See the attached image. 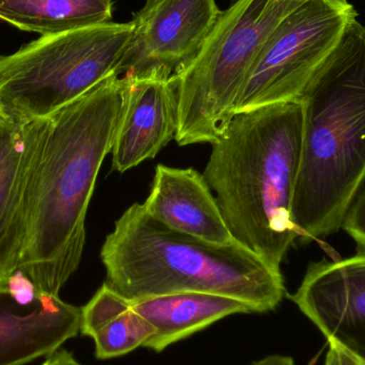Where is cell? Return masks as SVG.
Wrapping results in <instances>:
<instances>
[{
  "label": "cell",
  "mask_w": 365,
  "mask_h": 365,
  "mask_svg": "<svg viewBox=\"0 0 365 365\" xmlns=\"http://www.w3.org/2000/svg\"><path fill=\"white\" fill-rule=\"evenodd\" d=\"M342 227L365 251V178L347 208Z\"/></svg>",
  "instance_id": "e0dca14e"
},
{
  "label": "cell",
  "mask_w": 365,
  "mask_h": 365,
  "mask_svg": "<svg viewBox=\"0 0 365 365\" xmlns=\"http://www.w3.org/2000/svg\"><path fill=\"white\" fill-rule=\"evenodd\" d=\"M48 118L17 123L0 113V287L19 269L26 240L32 182Z\"/></svg>",
  "instance_id": "9c48e42d"
},
{
  "label": "cell",
  "mask_w": 365,
  "mask_h": 365,
  "mask_svg": "<svg viewBox=\"0 0 365 365\" xmlns=\"http://www.w3.org/2000/svg\"><path fill=\"white\" fill-rule=\"evenodd\" d=\"M356 16L349 1L308 0L285 17L253 62L236 98L234 115L297 101Z\"/></svg>",
  "instance_id": "52a82bcc"
},
{
  "label": "cell",
  "mask_w": 365,
  "mask_h": 365,
  "mask_svg": "<svg viewBox=\"0 0 365 365\" xmlns=\"http://www.w3.org/2000/svg\"><path fill=\"white\" fill-rule=\"evenodd\" d=\"M145 212L173 231L215 245L236 242L203 175L158 165Z\"/></svg>",
  "instance_id": "4fadbf2b"
},
{
  "label": "cell",
  "mask_w": 365,
  "mask_h": 365,
  "mask_svg": "<svg viewBox=\"0 0 365 365\" xmlns=\"http://www.w3.org/2000/svg\"><path fill=\"white\" fill-rule=\"evenodd\" d=\"M125 98L113 139V170L124 173L153 160L179 128V94L175 76L153 72L123 77Z\"/></svg>",
  "instance_id": "30bf717a"
},
{
  "label": "cell",
  "mask_w": 365,
  "mask_h": 365,
  "mask_svg": "<svg viewBox=\"0 0 365 365\" xmlns=\"http://www.w3.org/2000/svg\"><path fill=\"white\" fill-rule=\"evenodd\" d=\"M302 106L293 220L299 237L342 227L365 178V27L354 17L298 98Z\"/></svg>",
  "instance_id": "3957f363"
},
{
  "label": "cell",
  "mask_w": 365,
  "mask_h": 365,
  "mask_svg": "<svg viewBox=\"0 0 365 365\" xmlns=\"http://www.w3.org/2000/svg\"><path fill=\"white\" fill-rule=\"evenodd\" d=\"M11 297L21 306H30L38 298V291L34 281L21 269L15 270L6 281Z\"/></svg>",
  "instance_id": "ac0fdd59"
},
{
  "label": "cell",
  "mask_w": 365,
  "mask_h": 365,
  "mask_svg": "<svg viewBox=\"0 0 365 365\" xmlns=\"http://www.w3.org/2000/svg\"><path fill=\"white\" fill-rule=\"evenodd\" d=\"M81 332L93 339L98 359L120 357L143 346L155 334L153 326L106 283L81 308Z\"/></svg>",
  "instance_id": "9a60e30c"
},
{
  "label": "cell",
  "mask_w": 365,
  "mask_h": 365,
  "mask_svg": "<svg viewBox=\"0 0 365 365\" xmlns=\"http://www.w3.org/2000/svg\"><path fill=\"white\" fill-rule=\"evenodd\" d=\"M302 122L298 101L235 113L203 173L234 240L278 272L299 237L293 202Z\"/></svg>",
  "instance_id": "7a4b0ae2"
},
{
  "label": "cell",
  "mask_w": 365,
  "mask_h": 365,
  "mask_svg": "<svg viewBox=\"0 0 365 365\" xmlns=\"http://www.w3.org/2000/svg\"><path fill=\"white\" fill-rule=\"evenodd\" d=\"M113 74L49 115L36 163L19 269L38 292L59 296L86 244V217L105 158L113 149L125 98Z\"/></svg>",
  "instance_id": "6da1fadb"
},
{
  "label": "cell",
  "mask_w": 365,
  "mask_h": 365,
  "mask_svg": "<svg viewBox=\"0 0 365 365\" xmlns=\"http://www.w3.org/2000/svg\"><path fill=\"white\" fill-rule=\"evenodd\" d=\"M130 304L155 329L143 347L156 353L230 315L255 313L240 300L206 293L169 294L130 300Z\"/></svg>",
  "instance_id": "5bb4252c"
},
{
  "label": "cell",
  "mask_w": 365,
  "mask_h": 365,
  "mask_svg": "<svg viewBox=\"0 0 365 365\" xmlns=\"http://www.w3.org/2000/svg\"><path fill=\"white\" fill-rule=\"evenodd\" d=\"M106 284L128 300L177 293L225 296L255 313L284 297L281 272L237 242L215 245L169 229L135 203L115 221L101 249Z\"/></svg>",
  "instance_id": "277c9868"
},
{
  "label": "cell",
  "mask_w": 365,
  "mask_h": 365,
  "mask_svg": "<svg viewBox=\"0 0 365 365\" xmlns=\"http://www.w3.org/2000/svg\"><path fill=\"white\" fill-rule=\"evenodd\" d=\"M327 340H340L365 326V255L310 264L289 296Z\"/></svg>",
  "instance_id": "7c38bea8"
},
{
  "label": "cell",
  "mask_w": 365,
  "mask_h": 365,
  "mask_svg": "<svg viewBox=\"0 0 365 365\" xmlns=\"http://www.w3.org/2000/svg\"><path fill=\"white\" fill-rule=\"evenodd\" d=\"M81 308L38 292L30 306L0 287V365H24L48 357L81 332Z\"/></svg>",
  "instance_id": "8fae6325"
},
{
  "label": "cell",
  "mask_w": 365,
  "mask_h": 365,
  "mask_svg": "<svg viewBox=\"0 0 365 365\" xmlns=\"http://www.w3.org/2000/svg\"><path fill=\"white\" fill-rule=\"evenodd\" d=\"M250 365H295L293 358L289 356L272 355L257 360Z\"/></svg>",
  "instance_id": "44dd1931"
},
{
  "label": "cell",
  "mask_w": 365,
  "mask_h": 365,
  "mask_svg": "<svg viewBox=\"0 0 365 365\" xmlns=\"http://www.w3.org/2000/svg\"><path fill=\"white\" fill-rule=\"evenodd\" d=\"M329 351L326 358L325 365H349L346 356L340 343L336 340H329Z\"/></svg>",
  "instance_id": "d6986e66"
},
{
  "label": "cell",
  "mask_w": 365,
  "mask_h": 365,
  "mask_svg": "<svg viewBox=\"0 0 365 365\" xmlns=\"http://www.w3.org/2000/svg\"><path fill=\"white\" fill-rule=\"evenodd\" d=\"M222 11L216 0H147L117 75L178 74L197 55Z\"/></svg>",
  "instance_id": "ba28073f"
},
{
  "label": "cell",
  "mask_w": 365,
  "mask_h": 365,
  "mask_svg": "<svg viewBox=\"0 0 365 365\" xmlns=\"http://www.w3.org/2000/svg\"><path fill=\"white\" fill-rule=\"evenodd\" d=\"M340 343L343 351H344L345 356H346L347 358V361H349V365H365V357H364V356H361L360 354H358L357 351L349 349V346L343 344V343Z\"/></svg>",
  "instance_id": "7402d4cb"
},
{
  "label": "cell",
  "mask_w": 365,
  "mask_h": 365,
  "mask_svg": "<svg viewBox=\"0 0 365 365\" xmlns=\"http://www.w3.org/2000/svg\"><path fill=\"white\" fill-rule=\"evenodd\" d=\"M133 31V21H107L41 36L0 55V113L24 124L81 98L117 75Z\"/></svg>",
  "instance_id": "8992f818"
},
{
  "label": "cell",
  "mask_w": 365,
  "mask_h": 365,
  "mask_svg": "<svg viewBox=\"0 0 365 365\" xmlns=\"http://www.w3.org/2000/svg\"><path fill=\"white\" fill-rule=\"evenodd\" d=\"M308 0H237L222 11L197 55L173 75L180 145L217 140L259 51L281 21ZM347 1V0H340Z\"/></svg>",
  "instance_id": "5b68a950"
},
{
  "label": "cell",
  "mask_w": 365,
  "mask_h": 365,
  "mask_svg": "<svg viewBox=\"0 0 365 365\" xmlns=\"http://www.w3.org/2000/svg\"><path fill=\"white\" fill-rule=\"evenodd\" d=\"M111 0H0V19L42 36L111 21Z\"/></svg>",
  "instance_id": "2e32d148"
},
{
  "label": "cell",
  "mask_w": 365,
  "mask_h": 365,
  "mask_svg": "<svg viewBox=\"0 0 365 365\" xmlns=\"http://www.w3.org/2000/svg\"><path fill=\"white\" fill-rule=\"evenodd\" d=\"M42 365H81L73 357L72 354L66 351H57L47 357Z\"/></svg>",
  "instance_id": "ffe728a7"
}]
</instances>
